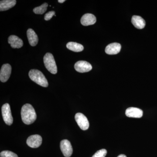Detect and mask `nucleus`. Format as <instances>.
I'll return each mask as SVG.
<instances>
[{
  "label": "nucleus",
  "mask_w": 157,
  "mask_h": 157,
  "mask_svg": "<svg viewBox=\"0 0 157 157\" xmlns=\"http://www.w3.org/2000/svg\"><path fill=\"white\" fill-rule=\"evenodd\" d=\"M75 70L79 73H86L92 69L91 65L88 62L85 61H79L76 62L74 65Z\"/></svg>",
  "instance_id": "7"
},
{
  "label": "nucleus",
  "mask_w": 157,
  "mask_h": 157,
  "mask_svg": "<svg viewBox=\"0 0 157 157\" xmlns=\"http://www.w3.org/2000/svg\"><path fill=\"white\" fill-rule=\"evenodd\" d=\"M8 42L12 48H19L22 47L23 45L22 39L14 35H12L9 37Z\"/></svg>",
  "instance_id": "11"
},
{
  "label": "nucleus",
  "mask_w": 157,
  "mask_h": 157,
  "mask_svg": "<svg viewBox=\"0 0 157 157\" xmlns=\"http://www.w3.org/2000/svg\"><path fill=\"white\" fill-rule=\"evenodd\" d=\"M132 23L136 28L141 29L145 26V21L142 17L137 15H134L132 17Z\"/></svg>",
  "instance_id": "15"
},
{
  "label": "nucleus",
  "mask_w": 157,
  "mask_h": 157,
  "mask_svg": "<svg viewBox=\"0 0 157 157\" xmlns=\"http://www.w3.org/2000/svg\"><path fill=\"white\" fill-rule=\"evenodd\" d=\"M55 15V12L54 11H49L45 14L44 19L45 20L48 21L51 19L54 15Z\"/></svg>",
  "instance_id": "21"
},
{
  "label": "nucleus",
  "mask_w": 157,
  "mask_h": 157,
  "mask_svg": "<svg viewBox=\"0 0 157 157\" xmlns=\"http://www.w3.org/2000/svg\"><path fill=\"white\" fill-rule=\"evenodd\" d=\"M21 119L24 123L29 125L33 123L37 118L36 113L32 105L25 104L21 109Z\"/></svg>",
  "instance_id": "1"
},
{
  "label": "nucleus",
  "mask_w": 157,
  "mask_h": 157,
  "mask_svg": "<svg viewBox=\"0 0 157 157\" xmlns=\"http://www.w3.org/2000/svg\"><path fill=\"white\" fill-rule=\"evenodd\" d=\"M11 67L9 64H5L2 66L0 71V80L3 82L8 81L11 75Z\"/></svg>",
  "instance_id": "9"
},
{
  "label": "nucleus",
  "mask_w": 157,
  "mask_h": 157,
  "mask_svg": "<svg viewBox=\"0 0 157 157\" xmlns=\"http://www.w3.org/2000/svg\"><path fill=\"white\" fill-rule=\"evenodd\" d=\"M42 137L38 135H32L27 140L26 143L29 146L32 148H37L42 143Z\"/></svg>",
  "instance_id": "8"
},
{
  "label": "nucleus",
  "mask_w": 157,
  "mask_h": 157,
  "mask_svg": "<svg viewBox=\"0 0 157 157\" xmlns=\"http://www.w3.org/2000/svg\"><path fill=\"white\" fill-rule=\"evenodd\" d=\"M48 6L47 3H45L39 7H36L33 9V12L36 14H43L47 10Z\"/></svg>",
  "instance_id": "18"
},
{
  "label": "nucleus",
  "mask_w": 157,
  "mask_h": 157,
  "mask_svg": "<svg viewBox=\"0 0 157 157\" xmlns=\"http://www.w3.org/2000/svg\"><path fill=\"white\" fill-rule=\"evenodd\" d=\"M3 119L6 124L11 125L13 123V119L11 115V108L9 104H5L2 108Z\"/></svg>",
  "instance_id": "4"
},
{
  "label": "nucleus",
  "mask_w": 157,
  "mask_h": 157,
  "mask_svg": "<svg viewBox=\"0 0 157 157\" xmlns=\"http://www.w3.org/2000/svg\"><path fill=\"white\" fill-rule=\"evenodd\" d=\"M61 150L63 155L66 157H70L73 154V150L72 145L69 140L65 139L62 140L60 144Z\"/></svg>",
  "instance_id": "6"
},
{
  "label": "nucleus",
  "mask_w": 157,
  "mask_h": 157,
  "mask_svg": "<svg viewBox=\"0 0 157 157\" xmlns=\"http://www.w3.org/2000/svg\"><path fill=\"white\" fill-rule=\"evenodd\" d=\"M75 119L78 126L82 130L85 131L89 128V122L87 117L84 114L80 113H76L75 115Z\"/></svg>",
  "instance_id": "5"
},
{
  "label": "nucleus",
  "mask_w": 157,
  "mask_h": 157,
  "mask_svg": "<svg viewBox=\"0 0 157 157\" xmlns=\"http://www.w3.org/2000/svg\"><path fill=\"white\" fill-rule=\"evenodd\" d=\"M44 64L47 70L52 74L57 73V68L53 56L50 53H47L43 58Z\"/></svg>",
  "instance_id": "3"
},
{
  "label": "nucleus",
  "mask_w": 157,
  "mask_h": 157,
  "mask_svg": "<svg viewBox=\"0 0 157 157\" xmlns=\"http://www.w3.org/2000/svg\"><path fill=\"white\" fill-rule=\"evenodd\" d=\"M1 157H18L16 154L9 151H4L1 152L0 154Z\"/></svg>",
  "instance_id": "19"
},
{
  "label": "nucleus",
  "mask_w": 157,
  "mask_h": 157,
  "mask_svg": "<svg viewBox=\"0 0 157 157\" xmlns=\"http://www.w3.org/2000/svg\"><path fill=\"white\" fill-rule=\"evenodd\" d=\"M29 75L31 80L37 84L43 87H48V81L41 71L38 70H31L29 72Z\"/></svg>",
  "instance_id": "2"
},
{
  "label": "nucleus",
  "mask_w": 157,
  "mask_h": 157,
  "mask_svg": "<svg viewBox=\"0 0 157 157\" xmlns=\"http://www.w3.org/2000/svg\"><path fill=\"white\" fill-rule=\"evenodd\" d=\"M67 47L69 50L75 52H80L84 49L83 45L75 42H68L67 44Z\"/></svg>",
  "instance_id": "17"
},
{
  "label": "nucleus",
  "mask_w": 157,
  "mask_h": 157,
  "mask_svg": "<svg viewBox=\"0 0 157 157\" xmlns=\"http://www.w3.org/2000/svg\"><path fill=\"white\" fill-rule=\"evenodd\" d=\"M65 1H66L65 0H58V2H59L60 3H63Z\"/></svg>",
  "instance_id": "22"
},
{
  "label": "nucleus",
  "mask_w": 157,
  "mask_h": 157,
  "mask_svg": "<svg viewBox=\"0 0 157 157\" xmlns=\"http://www.w3.org/2000/svg\"><path fill=\"white\" fill-rule=\"evenodd\" d=\"M121 45L118 43H112L107 45L105 48V52L108 55L117 54L121 50Z\"/></svg>",
  "instance_id": "13"
},
{
  "label": "nucleus",
  "mask_w": 157,
  "mask_h": 157,
  "mask_svg": "<svg viewBox=\"0 0 157 157\" xmlns=\"http://www.w3.org/2000/svg\"><path fill=\"white\" fill-rule=\"evenodd\" d=\"M117 157H127V156L125 155L121 154L119 155Z\"/></svg>",
  "instance_id": "23"
},
{
  "label": "nucleus",
  "mask_w": 157,
  "mask_h": 157,
  "mask_svg": "<svg viewBox=\"0 0 157 157\" xmlns=\"http://www.w3.org/2000/svg\"><path fill=\"white\" fill-rule=\"evenodd\" d=\"M28 39L30 45L32 46H35L38 44L39 39L37 34L32 29H29L27 32Z\"/></svg>",
  "instance_id": "14"
},
{
  "label": "nucleus",
  "mask_w": 157,
  "mask_h": 157,
  "mask_svg": "<svg viewBox=\"0 0 157 157\" xmlns=\"http://www.w3.org/2000/svg\"><path fill=\"white\" fill-rule=\"evenodd\" d=\"M16 4L15 0H4L0 2V11H5L14 7Z\"/></svg>",
  "instance_id": "16"
},
{
  "label": "nucleus",
  "mask_w": 157,
  "mask_h": 157,
  "mask_svg": "<svg viewBox=\"0 0 157 157\" xmlns=\"http://www.w3.org/2000/svg\"><path fill=\"white\" fill-rule=\"evenodd\" d=\"M125 114L128 117L138 118L143 116V112L142 109L139 108L131 107L126 109Z\"/></svg>",
  "instance_id": "10"
},
{
  "label": "nucleus",
  "mask_w": 157,
  "mask_h": 157,
  "mask_svg": "<svg viewBox=\"0 0 157 157\" xmlns=\"http://www.w3.org/2000/svg\"><path fill=\"white\" fill-rule=\"evenodd\" d=\"M97 19L94 14L87 13L85 14L81 17V23L84 26L93 25L95 23Z\"/></svg>",
  "instance_id": "12"
},
{
  "label": "nucleus",
  "mask_w": 157,
  "mask_h": 157,
  "mask_svg": "<svg viewBox=\"0 0 157 157\" xmlns=\"http://www.w3.org/2000/svg\"><path fill=\"white\" fill-rule=\"evenodd\" d=\"M107 154V151L105 149H102L96 152L92 157H105Z\"/></svg>",
  "instance_id": "20"
}]
</instances>
